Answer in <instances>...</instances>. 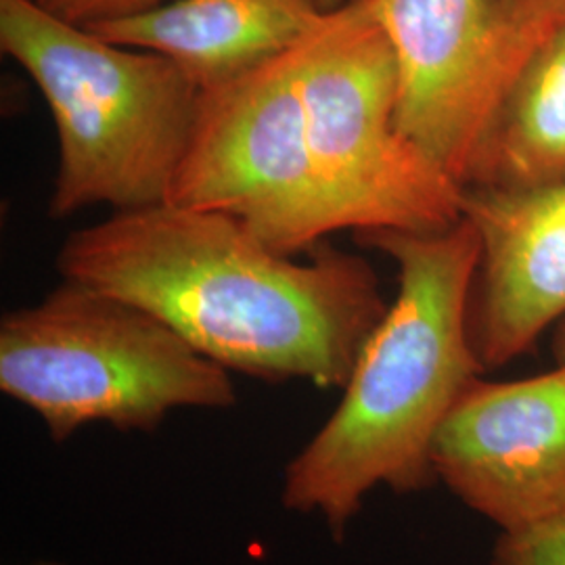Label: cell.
Segmentation results:
<instances>
[{
  "instance_id": "cell-8",
  "label": "cell",
  "mask_w": 565,
  "mask_h": 565,
  "mask_svg": "<svg viewBox=\"0 0 565 565\" xmlns=\"http://www.w3.org/2000/svg\"><path fill=\"white\" fill-rule=\"evenodd\" d=\"M377 13L398 63L401 132L465 186L515 78L490 0H377Z\"/></svg>"
},
{
  "instance_id": "cell-11",
  "label": "cell",
  "mask_w": 565,
  "mask_h": 565,
  "mask_svg": "<svg viewBox=\"0 0 565 565\" xmlns=\"http://www.w3.org/2000/svg\"><path fill=\"white\" fill-rule=\"evenodd\" d=\"M559 182H565V30L536 49L507 88L465 186L539 189Z\"/></svg>"
},
{
  "instance_id": "cell-3",
  "label": "cell",
  "mask_w": 565,
  "mask_h": 565,
  "mask_svg": "<svg viewBox=\"0 0 565 565\" xmlns=\"http://www.w3.org/2000/svg\"><path fill=\"white\" fill-rule=\"evenodd\" d=\"M0 49L36 82L55 120L53 218L170 200L202 97L177 63L107 42L36 0H0Z\"/></svg>"
},
{
  "instance_id": "cell-14",
  "label": "cell",
  "mask_w": 565,
  "mask_h": 565,
  "mask_svg": "<svg viewBox=\"0 0 565 565\" xmlns=\"http://www.w3.org/2000/svg\"><path fill=\"white\" fill-rule=\"evenodd\" d=\"M46 11L76 25L120 20L149 11L168 0H36Z\"/></svg>"
},
{
  "instance_id": "cell-17",
  "label": "cell",
  "mask_w": 565,
  "mask_h": 565,
  "mask_svg": "<svg viewBox=\"0 0 565 565\" xmlns=\"http://www.w3.org/2000/svg\"><path fill=\"white\" fill-rule=\"evenodd\" d=\"M34 565H63V564H55V562H42V564H34Z\"/></svg>"
},
{
  "instance_id": "cell-9",
  "label": "cell",
  "mask_w": 565,
  "mask_h": 565,
  "mask_svg": "<svg viewBox=\"0 0 565 565\" xmlns=\"http://www.w3.org/2000/svg\"><path fill=\"white\" fill-rule=\"evenodd\" d=\"M461 210L480 237L467 327L486 373L524 356L565 319V182L465 186Z\"/></svg>"
},
{
  "instance_id": "cell-12",
  "label": "cell",
  "mask_w": 565,
  "mask_h": 565,
  "mask_svg": "<svg viewBox=\"0 0 565 565\" xmlns=\"http://www.w3.org/2000/svg\"><path fill=\"white\" fill-rule=\"evenodd\" d=\"M515 76L551 36L565 30V0H490Z\"/></svg>"
},
{
  "instance_id": "cell-2",
  "label": "cell",
  "mask_w": 565,
  "mask_h": 565,
  "mask_svg": "<svg viewBox=\"0 0 565 565\" xmlns=\"http://www.w3.org/2000/svg\"><path fill=\"white\" fill-rule=\"evenodd\" d=\"M356 239L398 266V294L364 342L342 403L287 465L282 505L317 513L331 536L371 490L396 494L436 484L431 445L450 408L484 369L467 310L480 237L467 218L440 231H366Z\"/></svg>"
},
{
  "instance_id": "cell-4",
  "label": "cell",
  "mask_w": 565,
  "mask_h": 565,
  "mask_svg": "<svg viewBox=\"0 0 565 565\" xmlns=\"http://www.w3.org/2000/svg\"><path fill=\"white\" fill-rule=\"evenodd\" d=\"M0 390L32 408L51 438L81 427L153 434L174 408H228V369L137 303L63 281L0 321Z\"/></svg>"
},
{
  "instance_id": "cell-6",
  "label": "cell",
  "mask_w": 565,
  "mask_h": 565,
  "mask_svg": "<svg viewBox=\"0 0 565 565\" xmlns=\"http://www.w3.org/2000/svg\"><path fill=\"white\" fill-rule=\"evenodd\" d=\"M294 46L202 90L166 202L231 216L282 256L338 233L308 149Z\"/></svg>"
},
{
  "instance_id": "cell-10",
  "label": "cell",
  "mask_w": 565,
  "mask_h": 565,
  "mask_svg": "<svg viewBox=\"0 0 565 565\" xmlns=\"http://www.w3.org/2000/svg\"><path fill=\"white\" fill-rule=\"evenodd\" d=\"M321 15L310 0H168L86 28L107 42L160 53L205 90L289 51Z\"/></svg>"
},
{
  "instance_id": "cell-13",
  "label": "cell",
  "mask_w": 565,
  "mask_h": 565,
  "mask_svg": "<svg viewBox=\"0 0 565 565\" xmlns=\"http://www.w3.org/2000/svg\"><path fill=\"white\" fill-rule=\"evenodd\" d=\"M490 565H565V515L524 532L501 534Z\"/></svg>"
},
{
  "instance_id": "cell-15",
  "label": "cell",
  "mask_w": 565,
  "mask_h": 565,
  "mask_svg": "<svg viewBox=\"0 0 565 565\" xmlns=\"http://www.w3.org/2000/svg\"><path fill=\"white\" fill-rule=\"evenodd\" d=\"M553 356L557 364L565 363V319L553 329Z\"/></svg>"
},
{
  "instance_id": "cell-7",
  "label": "cell",
  "mask_w": 565,
  "mask_h": 565,
  "mask_svg": "<svg viewBox=\"0 0 565 565\" xmlns=\"http://www.w3.org/2000/svg\"><path fill=\"white\" fill-rule=\"evenodd\" d=\"M431 465L501 534L564 518L565 363L518 382H471L434 438Z\"/></svg>"
},
{
  "instance_id": "cell-1",
  "label": "cell",
  "mask_w": 565,
  "mask_h": 565,
  "mask_svg": "<svg viewBox=\"0 0 565 565\" xmlns=\"http://www.w3.org/2000/svg\"><path fill=\"white\" fill-rule=\"evenodd\" d=\"M221 212L158 203L74 231L63 281L137 303L228 371L343 387L387 303L373 266L335 247L296 263Z\"/></svg>"
},
{
  "instance_id": "cell-16",
  "label": "cell",
  "mask_w": 565,
  "mask_h": 565,
  "mask_svg": "<svg viewBox=\"0 0 565 565\" xmlns=\"http://www.w3.org/2000/svg\"><path fill=\"white\" fill-rule=\"evenodd\" d=\"M319 11H323V13H327V11H333V9H338V7H342L343 2L345 0H310Z\"/></svg>"
},
{
  "instance_id": "cell-5",
  "label": "cell",
  "mask_w": 565,
  "mask_h": 565,
  "mask_svg": "<svg viewBox=\"0 0 565 565\" xmlns=\"http://www.w3.org/2000/svg\"><path fill=\"white\" fill-rule=\"evenodd\" d=\"M306 139L338 231H440L463 186L398 128V63L377 0H345L294 46Z\"/></svg>"
}]
</instances>
